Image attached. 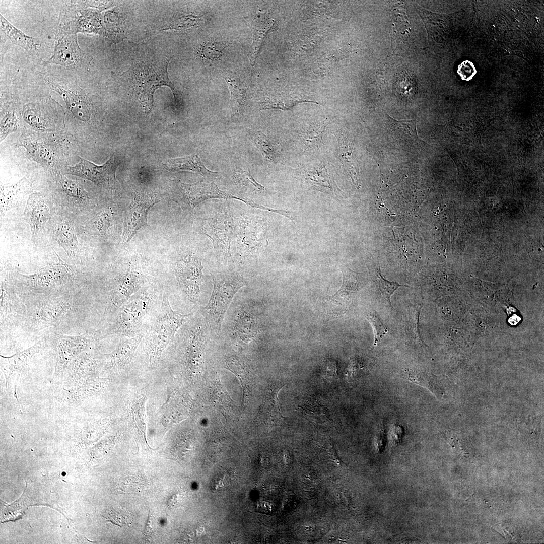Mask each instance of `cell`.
Listing matches in <instances>:
<instances>
[{"label": "cell", "instance_id": "d6986e66", "mask_svg": "<svg viewBox=\"0 0 544 544\" xmlns=\"http://www.w3.org/2000/svg\"><path fill=\"white\" fill-rule=\"evenodd\" d=\"M54 237L69 257L74 258L78 249V242L74 225L67 220L55 224Z\"/></svg>", "mask_w": 544, "mask_h": 544}, {"label": "cell", "instance_id": "603a6c76", "mask_svg": "<svg viewBox=\"0 0 544 544\" xmlns=\"http://www.w3.org/2000/svg\"><path fill=\"white\" fill-rule=\"evenodd\" d=\"M274 27V22L266 17L256 16L251 24L253 32V42L250 52L249 59L254 65L261 45L266 34Z\"/></svg>", "mask_w": 544, "mask_h": 544}, {"label": "cell", "instance_id": "836d02e7", "mask_svg": "<svg viewBox=\"0 0 544 544\" xmlns=\"http://www.w3.org/2000/svg\"><path fill=\"white\" fill-rule=\"evenodd\" d=\"M364 315L373 327L374 332V345L375 346L387 333V328L375 311H367Z\"/></svg>", "mask_w": 544, "mask_h": 544}, {"label": "cell", "instance_id": "ee69618b", "mask_svg": "<svg viewBox=\"0 0 544 544\" xmlns=\"http://www.w3.org/2000/svg\"><path fill=\"white\" fill-rule=\"evenodd\" d=\"M199 17L192 15H189L178 19V22L174 24L176 28L186 29L196 24Z\"/></svg>", "mask_w": 544, "mask_h": 544}, {"label": "cell", "instance_id": "8992f818", "mask_svg": "<svg viewBox=\"0 0 544 544\" xmlns=\"http://www.w3.org/2000/svg\"><path fill=\"white\" fill-rule=\"evenodd\" d=\"M79 159V163L75 166L65 168V174L90 180L99 186L109 187L115 183V173L120 163L114 154L102 165H96L82 157Z\"/></svg>", "mask_w": 544, "mask_h": 544}, {"label": "cell", "instance_id": "83f0119b", "mask_svg": "<svg viewBox=\"0 0 544 544\" xmlns=\"http://www.w3.org/2000/svg\"><path fill=\"white\" fill-rule=\"evenodd\" d=\"M400 375L403 378L407 379L413 383L428 388L435 394H440V392L441 393V390L439 388L440 387L434 381L435 379L429 375L428 376L425 373L422 372L421 371L406 369L401 371Z\"/></svg>", "mask_w": 544, "mask_h": 544}, {"label": "cell", "instance_id": "ac0fdd59", "mask_svg": "<svg viewBox=\"0 0 544 544\" xmlns=\"http://www.w3.org/2000/svg\"><path fill=\"white\" fill-rule=\"evenodd\" d=\"M282 387L273 388L267 392L261 408V419L270 426L286 424V418L281 413L278 399L279 391Z\"/></svg>", "mask_w": 544, "mask_h": 544}, {"label": "cell", "instance_id": "4316f807", "mask_svg": "<svg viewBox=\"0 0 544 544\" xmlns=\"http://www.w3.org/2000/svg\"><path fill=\"white\" fill-rule=\"evenodd\" d=\"M41 344L39 342L32 347L9 357L1 356V363L4 372L10 374L15 370L21 369L26 361L39 351Z\"/></svg>", "mask_w": 544, "mask_h": 544}, {"label": "cell", "instance_id": "cb8c5ba5", "mask_svg": "<svg viewBox=\"0 0 544 544\" xmlns=\"http://www.w3.org/2000/svg\"><path fill=\"white\" fill-rule=\"evenodd\" d=\"M88 335L66 336L57 334V342L60 360L64 362L83 349L90 340Z\"/></svg>", "mask_w": 544, "mask_h": 544}, {"label": "cell", "instance_id": "7c38bea8", "mask_svg": "<svg viewBox=\"0 0 544 544\" xmlns=\"http://www.w3.org/2000/svg\"><path fill=\"white\" fill-rule=\"evenodd\" d=\"M24 216L30 227L31 240L35 243L38 233L51 217L49 208L41 195L36 193L30 195Z\"/></svg>", "mask_w": 544, "mask_h": 544}, {"label": "cell", "instance_id": "30bf717a", "mask_svg": "<svg viewBox=\"0 0 544 544\" xmlns=\"http://www.w3.org/2000/svg\"><path fill=\"white\" fill-rule=\"evenodd\" d=\"M148 297L141 295L131 298L126 302L119 311L117 324L122 332L131 333L139 329L143 318L149 304Z\"/></svg>", "mask_w": 544, "mask_h": 544}, {"label": "cell", "instance_id": "e575fe53", "mask_svg": "<svg viewBox=\"0 0 544 544\" xmlns=\"http://www.w3.org/2000/svg\"><path fill=\"white\" fill-rule=\"evenodd\" d=\"M235 179L238 184L249 190L261 192L264 190V186L256 181L248 170H238L235 175Z\"/></svg>", "mask_w": 544, "mask_h": 544}, {"label": "cell", "instance_id": "b9f144b4", "mask_svg": "<svg viewBox=\"0 0 544 544\" xmlns=\"http://www.w3.org/2000/svg\"><path fill=\"white\" fill-rule=\"evenodd\" d=\"M224 46L217 42H209L202 48V53L208 59H216L221 56Z\"/></svg>", "mask_w": 544, "mask_h": 544}, {"label": "cell", "instance_id": "8fae6325", "mask_svg": "<svg viewBox=\"0 0 544 544\" xmlns=\"http://www.w3.org/2000/svg\"><path fill=\"white\" fill-rule=\"evenodd\" d=\"M264 229L259 223L253 219L247 218L241 221L238 232L240 248L246 253H251L265 246L267 241Z\"/></svg>", "mask_w": 544, "mask_h": 544}, {"label": "cell", "instance_id": "9a60e30c", "mask_svg": "<svg viewBox=\"0 0 544 544\" xmlns=\"http://www.w3.org/2000/svg\"><path fill=\"white\" fill-rule=\"evenodd\" d=\"M300 174L309 190L327 192L332 190L327 170L324 165L317 163L303 167Z\"/></svg>", "mask_w": 544, "mask_h": 544}, {"label": "cell", "instance_id": "4fadbf2b", "mask_svg": "<svg viewBox=\"0 0 544 544\" xmlns=\"http://www.w3.org/2000/svg\"><path fill=\"white\" fill-rule=\"evenodd\" d=\"M70 307L66 300L58 299L46 303L37 307L32 315L31 322L36 328L54 325Z\"/></svg>", "mask_w": 544, "mask_h": 544}, {"label": "cell", "instance_id": "d6a6232c", "mask_svg": "<svg viewBox=\"0 0 544 544\" xmlns=\"http://www.w3.org/2000/svg\"><path fill=\"white\" fill-rule=\"evenodd\" d=\"M376 281L381 294L390 307H392L390 298L394 292L400 287L411 288L407 285H401L396 282H392L385 279L381 275L380 267L376 271Z\"/></svg>", "mask_w": 544, "mask_h": 544}, {"label": "cell", "instance_id": "d4e9b609", "mask_svg": "<svg viewBox=\"0 0 544 544\" xmlns=\"http://www.w3.org/2000/svg\"><path fill=\"white\" fill-rule=\"evenodd\" d=\"M233 330L241 341L249 342L257 335V323L252 315L248 312L243 310L236 317Z\"/></svg>", "mask_w": 544, "mask_h": 544}, {"label": "cell", "instance_id": "7a4b0ae2", "mask_svg": "<svg viewBox=\"0 0 544 544\" xmlns=\"http://www.w3.org/2000/svg\"><path fill=\"white\" fill-rule=\"evenodd\" d=\"M213 288L208 303L199 309L208 321L211 329L220 331L226 311L238 290L247 285L241 276L234 274H218L212 276Z\"/></svg>", "mask_w": 544, "mask_h": 544}, {"label": "cell", "instance_id": "5b68a950", "mask_svg": "<svg viewBox=\"0 0 544 544\" xmlns=\"http://www.w3.org/2000/svg\"><path fill=\"white\" fill-rule=\"evenodd\" d=\"M235 229L230 211L224 207L203 219L201 224V232L209 238L214 251L227 257L231 256L230 244L235 237Z\"/></svg>", "mask_w": 544, "mask_h": 544}, {"label": "cell", "instance_id": "6da1fadb", "mask_svg": "<svg viewBox=\"0 0 544 544\" xmlns=\"http://www.w3.org/2000/svg\"><path fill=\"white\" fill-rule=\"evenodd\" d=\"M169 62L165 59L154 63L140 62L128 71L129 82L137 100L149 112L152 109L154 93L161 86H167L171 89L176 105L181 101L178 92L168 78Z\"/></svg>", "mask_w": 544, "mask_h": 544}, {"label": "cell", "instance_id": "c3c4849f", "mask_svg": "<svg viewBox=\"0 0 544 544\" xmlns=\"http://www.w3.org/2000/svg\"><path fill=\"white\" fill-rule=\"evenodd\" d=\"M272 505L268 502L262 501L258 504L257 509L262 513H268L271 510Z\"/></svg>", "mask_w": 544, "mask_h": 544}, {"label": "cell", "instance_id": "4dcf8cb0", "mask_svg": "<svg viewBox=\"0 0 544 544\" xmlns=\"http://www.w3.org/2000/svg\"><path fill=\"white\" fill-rule=\"evenodd\" d=\"M178 402L172 396L164 405L162 412V423L166 427H170L184 418Z\"/></svg>", "mask_w": 544, "mask_h": 544}, {"label": "cell", "instance_id": "3957f363", "mask_svg": "<svg viewBox=\"0 0 544 544\" xmlns=\"http://www.w3.org/2000/svg\"><path fill=\"white\" fill-rule=\"evenodd\" d=\"M191 314H183L173 310L167 296L164 295L158 315L148 332L151 354L156 357L160 355Z\"/></svg>", "mask_w": 544, "mask_h": 544}, {"label": "cell", "instance_id": "f1b7e54d", "mask_svg": "<svg viewBox=\"0 0 544 544\" xmlns=\"http://www.w3.org/2000/svg\"><path fill=\"white\" fill-rule=\"evenodd\" d=\"M253 140L257 148L266 160L275 162L277 160L279 155V148L277 144L261 132L257 133Z\"/></svg>", "mask_w": 544, "mask_h": 544}, {"label": "cell", "instance_id": "bcb514c9", "mask_svg": "<svg viewBox=\"0 0 544 544\" xmlns=\"http://www.w3.org/2000/svg\"><path fill=\"white\" fill-rule=\"evenodd\" d=\"M155 519L154 517L150 514L149 515L148 520L147 523L144 531V535L147 537H152L153 535L154 529L155 528Z\"/></svg>", "mask_w": 544, "mask_h": 544}, {"label": "cell", "instance_id": "52a82bcc", "mask_svg": "<svg viewBox=\"0 0 544 544\" xmlns=\"http://www.w3.org/2000/svg\"><path fill=\"white\" fill-rule=\"evenodd\" d=\"M159 201L155 194L135 193L125 214L122 241L127 245L142 227L147 225V214L152 207Z\"/></svg>", "mask_w": 544, "mask_h": 544}, {"label": "cell", "instance_id": "5bb4252c", "mask_svg": "<svg viewBox=\"0 0 544 544\" xmlns=\"http://www.w3.org/2000/svg\"><path fill=\"white\" fill-rule=\"evenodd\" d=\"M162 165L165 169L170 172H193L207 178L213 177L217 174L208 169L197 154L168 159Z\"/></svg>", "mask_w": 544, "mask_h": 544}, {"label": "cell", "instance_id": "f35d334b", "mask_svg": "<svg viewBox=\"0 0 544 544\" xmlns=\"http://www.w3.org/2000/svg\"><path fill=\"white\" fill-rule=\"evenodd\" d=\"M26 148L32 156L45 164H49L51 162V157L48 150L39 143H30L26 144Z\"/></svg>", "mask_w": 544, "mask_h": 544}, {"label": "cell", "instance_id": "d590c367", "mask_svg": "<svg viewBox=\"0 0 544 544\" xmlns=\"http://www.w3.org/2000/svg\"><path fill=\"white\" fill-rule=\"evenodd\" d=\"M59 182L63 191L68 196L80 200H83L87 197L86 191L73 180L60 175Z\"/></svg>", "mask_w": 544, "mask_h": 544}, {"label": "cell", "instance_id": "8d00e7d4", "mask_svg": "<svg viewBox=\"0 0 544 544\" xmlns=\"http://www.w3.org/2000/svg\"><path fill=\"white\" fill-rule=\"evenodd\" d=\"M298 101L289 100L280 96H269L263 102L261 109H281L286 110L292 107Z\"/></svg>", "mask_w": 544, "mask_h": 544}, {"label": "cell", "instance_id": "44dd1931", "mask_svg": "<svg viewBox=\"0 0 544 544\" xmlns=\"http://www.w3.org/2000/svg\"><path fill=\"white\" fill-rule=\"evenodd\" d=\"M224 76L230 92V105L232 114L238 115L242 112L246 105V88L242 82L233 75L225 73Z\"/></svg>", "mask_w": 544, "mask_h": 544}, {"label": "cell", "instance_id": "484cf974", "mask_svg": "<svg viewBox=\"0 0 544 544\" xmlns=\"http://www.w3.org/2000/svg\"><path fill=\"white\" fill-rule=\"evenodd\" d=\"M190 338L187 362L190 369L194 372H200L204 363V339L201 330L193 332Z\"/></svg>", "mask_w": 544, "mask_h": 544}, {"label": "cell", "instance_id": "60d3db41", "mask_svg": "<svg viewBox=\"0 0 544 544\" xmlns=\"http://www.w3.org/2000/svg\"><path fill=\"white\" fill-rule=\"evenodd\" d=\"M106 518L107 521H111L120 527L127 525L130 520V517L127 512L119 509L109 510Z\"/></svg>", "mask_w": 544, "mask_h": 544}, {"label": "cell", "instance_id": "ba28073f", "mask_svg": "<svg viewBox=\"0 0 544 544\" xmlns=\"http://www.w3.org/2000/svg\"><path fill=\"white\" fill-rule=\"evenodd\" d=\"M202 269L200 260L192 254L186 255L176 263L175 274L180 287L194 303L200 299Z\"/></svg>", "mask_w": 544, "mask_h": 544}, {"label": "cell", "instance_id": "e0dca14e", "mask_svg": "<svg viewBox=\"0 0 544 544\" xmlns=\"http://www.w3.org/2000/svg\"><path fill=\"white\" fill-rule=\"evenodd\" d=\"M48 84L52 90L63 97L70 111L76 118L83 121L89 120L91 113L87 101L85 98L69 89L62 88L59 85L49 81Z\"/></svg>", "mask_w": 544, "mask_h": 544}, {"label": "cell", "instance_id": "277c9868", "mask_svg": "<svg viewBox=\"0 0 544 544\" xmlns=\"http://www.w3.org/2000/svg\"><path fill=\"white\" fill-rule=\"evenodd\" d=\"M177 185L173 199L186 215L192 213L195 207L200 202L214 198L235 199L252 207L259 208V204L250 199L240 198L219 189L214 182L187 184L179 181Z\"/></svg>", "mask_w": 544, "mask_h": 544}, {"label": "cell", "instance_id": "ffe728a7", "mask_svg": "<svg viewBox=\"0 0 544 544\" xmlns=\"http://www.w3.org/2000/svg\"><path fill=\"white\" fill-rule=\"evenodd\" d=\"M79 49L75 38L64 37L56 45L53 55L49 61L63 65L75 64L79 58Z\"/></svg>", "mask_w": 544, "mask_h": 544}, {"label": "cell", "instance_id": "1f68e13d", "mask_svg": "<svg viewBox=\"0 0 544 544\" xmlns=\"http://www.w3.org/2000/svg\"><path fill=\"white\" fill-rule=\"evenodd\" d=\"M225 362L227 368L235 374L240 380L242 388L245 387L246 383H247L246 379H248L249 373L244 361L236 355H232L226 357Z\"/></svg>", "mask_w": 544, "mask_h": 544}, {"label": "cell", "instance_id": "7bdbcfd3", "mask_svg": "<svg viewBox=\"0 0 544 544\" xmlns=\"http://www.w3.org/2000/svg\"><path fill=\"white\" fill-rule=\"evenodd\" d=\"M24 117L26 122L35 128L42 129L46 127L43 118L39 112L35 110H27L24 113Z\"/></svg>", "mask_w": 544, "mask_h": 544}, {"label": "cell", "instance_id": "2e32d148", "mask_svg": "<svg viewBox=\"0 0 544 544\" xmlns=\"http://www.w3.org/2000/svg\"><path fill=\"white\" fill-rule=\"evenodd\" d=\"M340 159L344 169L351 178L353 183L359 186V167L355 149L352 142L343 134L338 138Z\"/></svg>", "mask_w": 544, "mask_h": 544}, {"label": "cell", "instance_id": "7402d4cb", "mask_svg": "<svg viewBox=\"0 0 544 544\" xmlns=\"http://www.w3.org/2000/svg\"><path fill=\"white\" fill-rule=\"evenodd\" d=\"M1 29L15 44L19 45L31 54L38 51L40 43L38 39L28 36L17 29L1 15Z\"/></svg>", "mask_w": 544, "mask_h": 544}, {"label": "cell", "instance_id": "7dc6e473", "mask_svg": "<svg viewBox=\"0 0 544 544\" xmlns=\"http://www.w3.org/2000/svg\"><path fill=\"white\" fill-rule=\"evenodd\" d=\"M403 433L402 428L397 425H394L391 432V439L395 443L399 442L401 439Z\"/></svg>", "mask_w": 544, "mask_h": 544}, {"label": "cell", "instance_id": "9c48e42d", "mask_svg": "<svg viewBox=\"0 0 544 544\" xmlns=\"http://www.w3.org/2000/svg\"><path fill=\"white\" fill-rule=\"evenodd\" d=\"M58 256L59 262L47 266L36 273L29 275H22L27 282L37 289H47L66 282L72 275L69 266Z\"/></svg>", "mask_w": 544, "mask_h": 544}, {"label": "cell", "instance_id": "f6af8a7d", "mask_svg": "<svg viewBox=\"0 0 544 544\" xmlns=\"http://www.w3.org/2000/svg\"><path fill=\"white\" fill-rule=\"evenodd\" d=\"M108 215L107 214H101L99 215L93 221V224L95 225L98 231L102 230V228L104 227H107L108 221Z\"/></svg>", "mask_w": 544, "mask_h": 544}, {"label": "cell", "instance_id": "f546056e", "mask_svg": "<svg viewBox=\"0 0 544 544\" xmlns=\"http://www.w3.org/2000/svg\"><path fill=\"white\" fill-rule=\"evenodd\" d=\"M328 124L326 119L311 123L302 133L303 142L308 148L317 146Z\"/></svg>", "mask_w": 544, "mask_h": 544}, {"label": "cell", "instance_id": "74e56055", "mask_svg": "<svg viewBox=\"0 0 544 544\" xmlns=\"http://www.w3.org/2000/svg\"><path fill=\"white\" fill-rule=\"evenodd\" d=\"M26 506L23 498L8 506L3 512V521H15L22 517Z\"/></svg>", "mask_w": 544, "mask_h": 544}, {"label": "cell", "instance_id": "ab89813d", "mask_svg": "<svg viewBox=\"0 0 544 544\" xmlns=\"http://www.w3.org/2000/svg\"><path fill=\"white\" fill-rule=\"evenodd\" d=\"M18 120L13 113L7 114L1 122V141L18 129Z\"/></svg>", "mask_w": 544, "mask_h": 544}]
</instances>
